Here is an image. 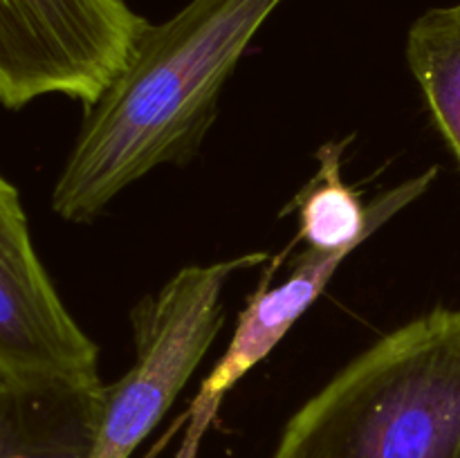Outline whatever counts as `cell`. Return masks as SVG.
I'll list each match as a JSON object with an SVG mask.
<instances>
[{
    "mask_svg": "<svg viewBox=\"0 0 460 458\" xmlns=\"http://www.w3.org/2000/svg\"><path fill=\"white\" fill-rule=\"evenodd\" d=\"M283 0H191L139 34L85 119L52 191L72 223L97 218L160 164L189 160L216 117L238 58Z\"/></svg>",
    "mask_w": 460,
    "mask_h": 458,
    "instance_id": "obj_1",
    "label": "cell"
},
{
    "mask_svg": "<svg viewBox=\"0 0 460 458\" xmlns=\"http://www.w3.org/2000/svg\"><path fill=\"white\" fill-rule=\"evenodd\" d=\"M272 458H460V310L359 353L288 420Z\"/></svg>",
    "mask_w": 460,
    "mask_h": 458,
    "instance_id": "obj_2",
    "label": "cell"
},
{
    "mask_svg": "<svg viewBox=\"0 0 460 458\" xmlns=\"http://www.w3.org/2000/svg\"><path fill=\"white\" fill-rule=\"evenodd\" d=\"M270 260L265 251L189 265L133 308L135 364L103 386L102 416L88 458H130L160 425L225 321L223 290L238 269Z\"/></svg>",
    "mask_w": 460,
    "mask_h": 458,
    "instance_id": "obj_3",
    "label": "cell"
},
{
    "mask_svg": "<svg viewBox=\"0 0 460 458\" xmlns=\"http://www.w3.org/2000/svg\"><path fill=\"white\" fill-rule=\"evenodd\" d=\"M146 25L126 0H0V103L66 94L90 106Z\"/></svg>",
    "mask_w": 460,
    "mask_h": 458,
    "instance_id": "obj_4",
    "label": "cell"
},
{
    "mask_svg": "<svg viewBox=\"0 0 460 458\" xmlns=\"http://www.w3.org/2000/svg\"><path fill=\"white\" fill-rule=\"evenodd\" d=\"M0 375L9 384L102 389L97 346L76 326L31 242L16 187L0 175Z\"/></svg>",
    "mask_w": 460,
    "mask_h": 458,
    "instance_id": "obj_5",
    "label": "cell"
},
{
    "mask_svg": "<svg viewBox=\"0 0 460 458\" xmlns=\"http://www.w3.org/2000/svg\"><path fill=\"white\" fill-rule=\"evenodd\" d=\"M350 251H323L305 250L299 263L295 265L288 281L281 286L268 287L277 263L270 265L259 290L247 301L245 310L238 317L236 332L225 348L223 357L214 366V371L205 377L200 391L193 398L191 407L184 413L182 443H180L175 458H196L202 438L216 420L225 395L252 371L259 362H263L274 346L288 335L296 319L304 317L305 310L317 301V296L326 290L332 274L340 269Z\"/></svg>",
    "mask_w": 460,
    "mask_h": 458,
    "instance_id": "obj_6",
    "label": "cell"
},
{
    "mask_svg": "<svg viewBox=\"0 0 460 458\" xmlns=\"http://www.w3.org/2000/svg\"><path fill=\"white\" fill-rule=\"evenodd\" d=\"M341 153L344 144H323L319 148L317 175L296 198L299 238L308 250L323 254L358 250L386 220L420 198L438 173L434 166L386 191L371 207H364L355 189L341 180Z\"/></svg>",
    "mask_w": 460,
    "mask_h": 458,
    "instance_id": "obj_7",
    "label": "cell"
},
{
    "mask_svg": "<svg viewBox=\"0 0 460 458\" xmlns=\"http://www.w3.org/2000/svg\"><path fill=\"white\" fill-rule=\"evenodd\" d=\"M102 389L9 384L0 402V458H88Z\"/></svg>",
    "mask_w": 460,
    "mask_h": 458,
    "instance_id": "obj_8",
    "label": "cell"
},
{
    "mask_svg": "<svg viewBox=\"0 0 460 458\" xmlns=\"http://www.w3.org/2000/svg\"><path fill=\"white\" fill-rule=\"evenodd\" d=\"M407 61L434 124L460 162V3L429 9L413 22Z\"/></svg>",
    "mask_w": 460,
    "mask_h": 458,
    "instance_id": "obj_9",
    "label": "cell"
},
{
    "mask_svg": "<svg viewBox=\"0 0 460 458\" xmlns=\"http://www.w3.org/2000/svg\"><path fill=\"white\" fill-rule=\"evenodd\" d=\"M7 386H9V382L0 375V402H3V395H4V391H7Z\"/></svg>",
    "mask_w": 460,
    "mask_h": 458,
    "instance_id": "obj_10",
    "label": "cell"
}]
</instances>
